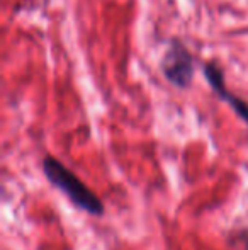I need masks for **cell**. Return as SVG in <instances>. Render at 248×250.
<instances>
[{
    "instance_id": "obj_1",
    "label": "cell",
    "mask_w": 248,
    "mask_h": 250,
    "mask_svg": "<svg viewBox=\"0 0 248 250\" xmlns=\"http://www.w3.org/2000/svg\"><path fill=\"white\" fill-rule=\"evenodd\" d=\"M41 168L46 181L60 191L70 203L90 216L102 218L106 214V204L97 192H94L72 168L66 167L58 158L46 155L41 162Z\"/></svg>"
},
{
    "instance_id": "obj_2",
    "label": "cell",
    "mask_w": 248,
    "mask_h": 250,
    "mask_svg": "<svg viewBox=\"0 0 248 250\" xmlns=\"http://www.w3.org/2000/svg\"><path fill=\"white\" fill-rule=\"evenodd\" d=\"M162 73L172 85L189 89L194 80V58L182 41L172 40L160 63Z\"/></svg>"
},
{
    "instance_id": "obj_3",
    "label": "cell",
    "mask_w": 248,
    "mask_h": 250,
    "mask_svg": "<svg viewBox=\"0 0 248 250\" xmlns=\"http://www.w3.org/2000/svg\"><path fill=\"white\" fill-rule=\"evenodd\" d=\"M202 72H204L206 80L209 82V85H211L212 92L216 94V97L219 101L226 102L235 111V114L248 126V102L245 99H240L233 92H229L225 83V73H223V70L216 63L208 62L202 65Z\"/></svg>"
},
{
    "instance_id": "obj_4",
    "label": "cell",
    "mask_w": 248,
    "mask_h": 250,
    "mask_svg": "<svg viewBox=\"0 0 248 250\" xmlns=\"http://www.w3.org/2000/svg\"><path fill=\"white\" fill-rule=\"evenodd\" d=\"M238 240H240V244L243 245V249L248 250V227L242 228V230L238 231Z\"/></svg>"
}]
</instances>
